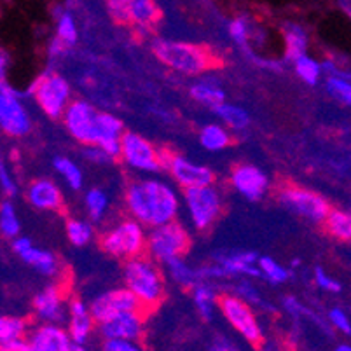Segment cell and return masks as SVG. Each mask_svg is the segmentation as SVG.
Instances as JSON below:
<instances>
[{
  "mask_svg": "<svg viewBox=\"0 0 351 351\" xmlns=\"http://www.w3.org/2000/svg\"><path fill=\"white\" fill-rule=\"evenodd\" d=\"M126 206L143 226L166 224L178 212L177 194L159 180H136L126 189Z\"/></svg>",
  "mask_w": 351,
  "mask_h": 351,
  "instance_id": "obj_1",
  "label": "cell"
},
{
  "mask_svg": "<svg viewBox=\"0 0 351 351\" xmlns=\"http://www.w3.org/2000/svg\"><path fill=\"white\" fill-rule=\"evenodd\" d=\"M124 282L136 293L147 313L158 308L165 298V276L156 266L154 258L143 255L128 258L124 263Z\"/></svg>",
  "mask_w": 351,
  "mask_h": 351,
  "instance_id": "obj_2",
  "label": "cell"
},
{
  "mask_svg": "<svg viewBox=\"0 0 351 351\" xmlns=\"http://www.w3.org/2000/svg\"><path fill=\"white\" fill-rule=\"evenodd\" d=\"M156 58L177 72L187 75H197L210 69L222 65L206 47L187 43H173V40H158L152 46Z\"/></svg>",
  "mask_w": 351,
  "mask_h": 351,
  "instance_id": "obj_3",
  "label": "cell"
},
{
  "mask_svg": "<svg viewBox=\"0 0 351 351\" xmlns=\"http://www.w3.org/2000/svg\"><path fill=\"white\" fill-rule=\"evenodd\" d=\"M191 248V236L184 226L171 220L166 224L154 226L147 236V254L159 263L184 257Z\"/></svg>",
  "mask_w": 351,
  "mask_h": 351,
  "instance_id": "obj_4",
  "label": "cell"
},
{
  "mask_svg": "<svg viewBox=\"0 0 351 351\" xmlns=\"http://www.w3.org/2000/svg\"><path fill=\"white\" fill-rule=\"evenodd\" d=\"M101 248L108 255L117 258H133L143 255L147 250V236L140 220H123L108 229L100 241Z\"/></svg>",
  "mask_w": 351,
  "mask_h": 351,
  "instance_id": "obj_5",
  "label": "cell"
},
{
  "mask_svg": "<svg viewBox=\"0 0 351 351\" xmlns=\"http://www.w3.org/2000/svg\"><path fill=\"white\" fill-rule=\"evenodd\" d=\"M184 197H186L193 224L201 231L208 229L220 217L222 201H220L219 191L212 184L210 186L187 187V189H184Z\"/></svg>",
  "mask_w": 351,
  "mask_h": 351,
  "instance_id": "obj_6",
  "label": "cell"
},
{
  "mask_svg": "<svg viewBox=\"0 0 351 351\" xmlns=\"http://www.w3.org/2000/svg\"><path fill=\"white\" fill-rule=\"evenodd\" d=\"M278 199L287 208L313 222H324L332 210L320 194L298 186H283L278 191Z\"/></svg>",
  "mask_w": 351,
  "mask_h": 351,
  "instance_id": "obj_7",
  "label": "cell"
},
{
  "mask_svg": "<svg viewBox=\"0 0 351 351\" xmlns=\"http://www.w3.org/2000/svg\"><path fill=\"white\" fill-rule=\"evenodd\" d=\"M63 123L75 140L84 145H97L98 142V110L88 101L73 100L63 114Z\"/></svg>",
  "mask_w": 351,
  "mask_h": 351,
  "instance_id": "obj_8",
  "label": "cell"
},
{
  "mask_svg": "<svg viewBox=\"0 0 351 351\" xmlns=\"http://www.w3.org/2000/svg\"><path fill=\"white\" fill-rule=\"evenodd\" d=\"M217 304H219L220 311H222V315L226 317V320H228L229 324L248 341V343L255 344V346L261 343V327H258L257 318H255L250 306L245 302V299H239L234 298V295H229V293H224V295H220Z\"/></svg>",
  "mask_w": 351,
  "mask_h": 351,
  "instance_id": "obj_9",
  "label": "cell"
},
{
  "mask_svg": "<svg viewBox=\"0 0 351 351\" xmlns=\"http://www.w3.org/2000/svg\"><path fill=\"white\" fill-rule=\"evenodd\" d=\"M37 104L53 119H60L70 104V86L60 75H46L34 88Z\"/></svg>",
  "mask_w": 351,
  "mask_h": 351,
  "instance_id": "obj_10",
  "label": "cell"
},
{
  "mask_svg": "<svg viewBox=\"0 0 351 351\" xmlns=\"http://www.w3.org/2000/svg\"><path fill=\"white\" fill-rule=\"evenodd\" d=\"M89 311L93 315L97 324L110 320L112 317L123 311H145L142 301L136 298V293L132 289H117L107 293H101L100 298L95 299L89 304Z\"/></svg>",
  "mask_w": 351,
  "mask_h": 351,
  "instance_id": "obj_11",
  "label": "cell"
},
{
  "mask_svg": "<svg viewBox=\"0 0 351 351\" xmlns=\"http://www.w3.org/2000/svg\"><path fill=\"white\" fill-rule=\"evenodd\" d=\"M159 158H161L162 168L170 171L171 177H173L184 189L197 186H210V184H213V180H215L212 170H208L205 166L194 165V162L187 161L186 158L173 154V152L159 151Z\"/></svg>",
  "mask_w": 351,
  "mask_h": 351,
  "instance_id": "obj_12",
  "label": "cell"
},
{
  "mask_svg": "<svg viewBox=\"0 0 351 351\" xmlns=\"http://www.w3.org/2000/svg\"><path fill=\"white\" fill-rule=\"evenodd\" d=\"M121 158L124 162L143 171L161 170V158L159 151H156L151 142H147L143 136L136 133H123L121 138Z\"/></svg>",
  "mask_w": 351,
  "mask_h": 351,
  "instance_id": "obj_13",
  "label": "cell"
},
{
  "mask_svg": "<svg viewBox=\"0 0 351 351\" xmlns=\"http://www.w3.org/2000/svg\"><path fill=\"white\" fill-rule=\"evenodd\" d=\"M0 126L5 135L25 136L30 132V117L21 101L5 84L0 91Z\"/></svg>",
  "mask_w": 351,
  "mask_h": 351,
  "instance_id": "obj_14",
  "label": "cell"
},
{
  "mask_svg": "<svg viewBox=\"0 0 351 351\" xmlns=\"http://www.w3.org/2000/svg\"><path fill=\"white\" fill-rule=\"evenodd\" d=\"M143 311H123L110 320L100 324V334L104 339L110 337H123V339L138 341L143 334V322H145Z\"/></svg>",
  "mask_w": 351,
  "mask_h": 351,
  "instance_id": "obj_15",
  "label": "cell"
},
{
  "mask_svg": "<svg viewBox=\"0 0 351 351\" xmlns=\"http://www.w3.org/2000/svg\"><path fill=\"white\" fill-rule=\"evenodd\" d=\"M231 182L239 194H243L247 199L257 201L263 197L267 189V178L261 170L250 165H238L232 170Z\"/></svg>",
  "mask_w": 351,
  "mask_h": 351,
  "instance_id": "obj_16",
  "label": "cell"
},
{
  "mask_svg": "<svg viewBox=\"0 0 351 351\" xmlns=\"http://www.w3.org/2000/svg\"><path fill=\"white\" fill-rule=\"evenodd\" d=\"M30 351H70L73 350V341L69 332L56 325H43L32 332L28 337Z\"/></svg>",
  "mask_w": 351,
  "mask_h": 351,
  "instance_id": "obj_17",
  "label": "cell"
},
{
  "mask_svg": "<svg viewBox=\"0 0 351 351\" xmlns=\"http://www.w3.org/2000/svg\"><path fill=\"white\" fill-rule=\"evenodd\" d=\"M12 248L25 263L32 264L39 273L46 274V276H53L58 273V263L54 258L53 254L40 248H35L28 238H16L12 241Z\"/></svg>",
  "mask_w": 351,
  "mask_h": 351,
  "instance_id": "obj_18",
  "label": "cell"
},
{
  "mask_svg": "<svg viewBox=\"0 0 351 351\" xmlns=\"http://www.w3.org/2000/svg\"><path fill=\"white\" fill-rule=\"evenodd\" d=\"M70 309V324L69 334L73 341V346H82L89 339L93 332L95 318L89 311L88 306L81 299H72L69 306Z\"/></svg>",
  "mask_w": 351,
  "mask_h": 351,
  "instance_id": "obj_19",
  "label": "cell"
},
{
  "mask_svg": "<svg viewBox=\"0 0 351 351\" xmlns=\"http://www.w3.org/2000/svg\"><path fill=\"white\" fill-rule=\"evenodd\" d=\"M30 205L39 210H60L63 205V197L58 186L53 180L40 178L35 180L27 193Z\"/></svg>",
  "mask_w": 351,
  "mask_h": 351,
  "instance_id": "obj_20",
  "label": "cell"
},
{
  "mask_svg": "<svg viewBox=\"0 0 351 351\" xmlns=\"http://www.w3.org/2000/svg\"><path fill=\"white\" fill-rule=\"evenodd\" d=\"M34 306L37 315H39V318H43V320H62V293H60L58 287H47L46 290H43V292L35 298Z\"/></svg>",
  "mask_w": 351,
  "mask_h": 351,
  "instance_id": "obj_21",
  "label": "cell"
},
{
  "mask_svg": "<svg viewBox=\"0 0 351 351\" xmlns=\"http://www.w3.org/2000/svg\"><path fill=\"white\" fill-rule=\"evenodd\" d=\"M161 18V11L154 0H133L130 9V23L138 28H151Z\"/></svg>",
  "mask_w": 351,
  "mask_h": 351,
  "instance_id": "obj_22",
  "label": "cell"
},
{
  "mask_svg": "<svg viewBox=\"0 0 351 351\" xmlns=\"http://www.w3.org/2000/svg\"><path fill=\"white\" fill-rule=\"evenodd\" d=\"M324 226L328 234L341 241H351V212H341V210H330Z\"/></svg>",
  "mask_w": 351,
  "mask_h": 351,
  "instance_id": "obj_23",
  "label": "cell"
},
{
  "mask_svg": "<svg viewBox=\"0 0 351 351\" xmlns=\"http://www.w3.org/2000/svg\"><path fill=\"white\" fill-rule=\"evenodd\" d=\"M285 44H287V58L295 62L299 56L306 54L308 47V37L306 32L299 25H287L285 27Z\"/></svg>",
  "mask_w": 351,
  "mask_h": 351,
  "instance_id": "obj_24",
  "label": "cell"
},
{
  "mask_svg": "<svg viewBox=\"0 0 351 351\" xmlns=\"http://www.w3.org/2000/svg\"><path fill=\"white\" fill-rule=\"evenodd\" d=\"M201 145L205 147L206 151H222L231 143L228 130L219 124H208L201 130L199 133Z\"/></svg>",
  "mask_w": 351,
  "mask_h": 351,
  "instance_id": "obj_25",
  "label": "cell"
},
{
  "mask_svg": "<svg viewBox=\"0 0 351 351\" xmlns=\"http://www.w3.org/2000/svg\"><path fill=\"white\" fill-rule=\"evenodd\" d=\"M191 97L194 98L199 104L210 105V107L215 108L217 105L224 104V91L220 88H217L215 84L206 81H199L191 88Z\"/></svg>",
  "mask_w": 351,
  "mask_h": 351,
  "instance_id": "obj_26",
  "label": "cell"
},
{
  "mask_svg": "<svg viewBox=\"0 0 351 351\" xmlns=\"http://www.w3.org/2000/svg\"><path fill=\"white\" fill-rule=\"evenodd\" d=\"M215 112L232 130H245L248 126V123H250L248 114L245 112L243 108L234 107V105L220 104L215 107Z\"/></svg>",
  "mask_w": 351,
  "mask_h": 351,
  "instance_id": "obj_27",
  "label": "cell"
},
{
  "mask_svg": "<svg viewBox=\"0 0 351 351\" xmlns=\"http://www.w3.org/2000/svg\"><path fill=\"white\" fill-rule=\"evenodd\" d=\"M27 322L18 317H2L0 320V344L21 339L27 334Z\"/></svg>",
  "mask_w": 351,
  "mask_h": 351,
  "instance_id": "obj_28",
  "label": "cell"
},
{
  "mask_svg": "<svg viewBox=\"0 0 351 351\" xmlns=\"http://www.w3.org/2000/svg\"><path fill=\"white\" fill-rule=\"evenodd\" d=\"M54 168L65 178V182L70 186V189L79 191L82 187V171L79 170L77 165L70 161L69 158H56L54 159Z\"/></svg>",
  "mask_w": 351,
  "mask_h": 351,
  "instance_id": "obj_29",
  "label": "cell"
},
{
  "mask_svg": "<svg viewBox=\"0 0 351 351\" xmlns=\"http://www.w3.org/2000/svg\"><path fill=\"white\" fill-rule=\"evenodd\" d=\"M295 72H298L299 77L306 82V84H317L320 81L322 75V65L317 60L309 58L308 54H302L295 60Z\"/></svg>",
  "mask_w": 351,
  "mask_h": 351,
  "instance_id": "obj_30",
  "label": "cell"
},
{
  "mask_svg": "<svg viewBox=\"0 0 351 351\" xmlns=\"http://www.w3.org/2000/svg\"><path fill=\"white\" fill-rule=\"evenodd\" d=\"M166 266H168V269H170L171 276H173V278L180 283V285L196 287V280L199 278V273H196V271L191 269V267L187 266V264L184 263L180 257L168 261V263H166Z\"/></svg>",
  "mask_w": 351,
  "mask_h": 351,
  "instance_id": "obj_31",
  "label": "cell"
},
{
  "mask_svg": "<svg viewBox=\"0 0 351 351\" xmlns=\"http://www.w3.org/2000/svg\"><path fill=\"white\" fill-rule=\"evenodd\" d=\"M193 295H194V302H196L197 309H199V313L203 315V318L210 320L213 315V306H215V302L219 301V298H217L215 293H213V290L206 285L194 287Z\"/></svg>",
  "mask_w": 351,
  "mask_h": 351,
  "instance_id": "obj_32",
  "label": "cell"
},
{
  "mask_svg": "<svg viewBox=\"0 0 351 351\" xmlns=\"http://www.w3.org/2000/svg\"><path fill=\"white\" fill-rule=\"evenodd\" d=\"M0 229L5 238H16L20 234V220L16 215L14 206L9 201L2 203V208H0Z\"/></svg>",
  "mask_w": 351,
  "mask_h": 351,
  "instance_id": "obj_33",
  "label": "cell"
},
{
  "mask_svg": "<svg viewBox=\"0 0 351 351\" xmlns=\"http://www.w3.org/2000/svg\"><path fill=\"white\" fill-rule=\"evenodd\" d=\"M91 234H93L91 228L82 220H66V236H69L70 243H73L75 247H84L91 239Z\"/></svg>",
  "mask_w": 351,
  "mask_h": 351,
  "instance_id": "obj_34",
  "label": "cell"
},
{
  "mask_svg": "<svg viewBox=\"0 0 351 351\" xmlns=\"http://www.w3.org/2000/svg\"><path fill=\"white\" fill-rule=\"evenodd\" d=\"M258 267L263 271V276H266L271 283H283L289 278V271L271 257H258Z\"/></svg>",
  "mask_w": 351,
  "mask_h": 351,
  "instance_id": "obj_35",
  "label": "cell"
},
{
  "mask_svg": "<svg viewBox=\"0 0 351 351\" xmlns=\"http://www.w3.org/2000/svg\"><path fill=\"white\" fill-rule=\"evenodd\" d=\"M107 196L104 191L91 189L86 194V208H88L89 217L93 220H100L104 217L105 210H107Z\"/></svg>",
  "mask_w": 351,
  "mask_h": 351,
  "instance_id": "obj_36",
  "label": "cell"
},
{
  "mask_svg": "<svg viewBox=\"0 0 351 351\" xmlns=\"http://www.w3.org/2000/svg\"><path fill=\"white\" fill-rule=\"evenodd\" d=\"M56 32H58V39L65 43L66 46H72V44L77 43V27H75V21H73L69 12H63L60 16Z\"/></svg>",
  "mask_w": 351,
  "mask_h": 351,
  "instance_id": "obj_37",
  "label": "cell"
},
{
  "mask_svg": "<svg viewBox=\"0 0 351 351\" xmlns=\"http://www.w3.org/2000/svg\"><path fill=\"white\" fill-rule=\"evenodd\" d=\"M328 93L344 105L351 107V82L341 77H328L327 81Z\"/></svg>",
  "mask_w": 351,
  "mask_h": 351,
  "instance_id": "obj_38",
  "label": "cell"
},
{
  "mask_svg": "<svg viewBox=\"0 0 351 351\" xmlns=\"http://www.w3.org/2000/svg\"><path fill=\"white\" fill-rule=\"evenodd\" d=\"M133 0H107L108 14L112 16L117 23H130V9Z\"/></svg>",
  "mask_w": 351,
  "mask_h": 351,
  "instance_id": "obj_39",
  "label": "cell"
},
{
  "mask_svg": "<svg viewBox=\"0 0 351 351\" xmlns=\"http://www.w3.org/2000/svg\"><path fill=\"white\" fill-rule=\"evenodd\" d=\"M229 35L232 37L236 44L239 46H245L248 40V23L243 20V18H236L234 21H231L229 25Z\"/></svg>",
  "mask_w": 351,
  "mask_h": 351,
  "instance_id": "obj_40",
  "label": "cell"
},
{
  "mask_svg": "<svg viewBox=\"0 0 351 351\" xmlns=\"http://www.w3.org/2000/svg\"><path fill=\"white\" fill-rule=\"evenodd\" d=\"M135 343L136 341L123 339V337H110V339H104V350H107V351H138L140 346Z\"/></svg>",
  "mask_w": 351,
  "mask_h": 351,
  "instance_id": "obj_41",
  "label": "cell"
},
{
  "mask_svg": "<svg viewBox=\"0 0 351 351\" xmlns=\"http://www.w3.org/2000/svg\"><path fill=\"white\" fill-rule=\"evenodd\" d=\"M315 280H317V285L320 287L322 290H327V292H339L341 290L339 283H337L336 280H332L322 267H318V269L315 271Z\"/></svg>",
  "mask_w": 351,
  "mask_h": 351,
  "instance_id": "obj_42",
  "label": "cell"
},
{
  "mask_svg": "<svg viewBox=\"0 0 351 351\" xmlns=\"http://www.w3.org/2000/svg\"><path fill=\"white\" fill-rule=\"evenodd\" d=\"M328 318H330L332 324L336 325L341 332H344V334L351 336V324H350V318L346 317V313L336 308L328 313Z\"/></svg>",
  "mask_w": 351,
  "mask_h": 351,
  "instance_id": "obj_43",
  "label": "cell"
},
{
  "mask_svg": "<svg viewBox=\"0 0 351 351\" xmlns=\"http://www.w3.org/2000/svg\"><path fill=\"white\" fill-rule=\"evenodd\" d=\"M84 156H86V159H88V161L100 162V165H101V162L112 161V158H110V156H108L100 145H88V147H86Z\"/></svg>",
  "mask_w": 351,
  "mask_h": 351,
  "instance_id": "obj_44",
  "label": "cell"
},
{
  "mask_svg": "<svg viewBox=\"0 0 351 351\" xmlns=\"http://www.w3.org/2000/svg\"><path fill=\"white\" fill-rule=\"evenodd\" d=\"M0 182H2V189H4L5 194H9V196L16 194V186L12 184L11 178H9L5 168H2V171H0Z\"/></svg>",
  "mask_w": 351,
  "mask_h": 351,
  "instance_id": "obj_45",
  "label": "cell"
},
{
  "mask_svg": "<svg viewBox=\"0 0 351 351\" xmlns=\"http://www.w3.org/2000/svg\"><path fill=\"white\" fill-rule=\"evenodd\" d=\"M239 292H241V295H243L245 301H248V302H261V299H258L257 292H255V290L252 289L250 285H247V283H241V287H239Z\"/></svg>",
  "mask_w": 351,
  "mask_h": 351,
  "instance_id": "obj_46",
  "label": "cell"
},
{
  "mask_svg": "<svg viewBox=\"0 0 351 351\" xmlns=\"http://www.w3.org/2000/svg\"><path fill=\"white\" fill-rule=\"evenodd\" d=\"M337 351H351V346H348V344H341V346H337Z\"/></svg>",
  "mask_w": 351,
  "mask_h": 351,
  "instance_id": "obj_47",
  "label": "cell"
}]
</instances>
